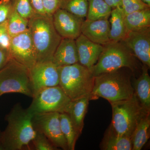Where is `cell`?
I'll return each instance as SVG.
<instances>
[{
    "label": "cell",
    "mask_w": 150,
    "mask_h": 150,
    "mask_svg": "<svg viewBox=\"0 0 150 150\" xmlns=\"http://www.w3.org/2000/svg\"><path fill=\"white\" fill-rule=\"evenodd\" d=\"M102 149L105 150H132L131 138L118 135L112 129L103 142Z\"/></svg>",
    "instance_id": "obj_22"
},
{
    "label": "cell",
    "mask_w": 150,
    "mask_h": 150,
    "mask_svg": "<svg viewBox=\"0 0 150 150\" xmlns=\"http://www.w3.org/2000/svg\"><path fill=\"white\" fill-rule=\"evenodd\" d=\"M143 2L150 6V0H142Z\"/></svg>",
    "instance_id": "obj_37"
},
{
    "label": "cell",
    "mask_w": 150,
    "mask_h": 150,
    "mask_svg": "<svg viewBox=\"0 0 150 150\" xmlns=\"http://www.w3.org/2000/svg\"><path fill=\"white\" fill-rule=\"evenodd\" d=\"M12 93L33 95L29 70L11 57L0 69V93Z\"/></svg>",
    "instance_id": "obj_7"
},
{
    "label": "cell",
    "mask_w": 150,
    "mask_h": 150,
    "mask_svg": "<svg viewBox=\"0 0 150 150\" xmlns=\"http://www.w3.org/2000/svg\"><path fill=\"white\" fill-rule=\"evenodd\" d=\"M104 1L112 9L118 7H121V0H104Z\"/></svg>",
    "instance_id": "obj_35"
},
{
    "label": "cell",
    "mask_w": 150,
    "mask_h": 150,
    "mask_svg": "<svg viewBox=\"0 0 150 150\" xmlns=\"http://www.w3.org/2000/svg\"><path fill=\"white\" fill-rule=\"evenodd\" d=\"M8 21L7 20L2 23H0V34L5 31H7Z\"/></svg>",
    "instance_id": "obj_36"
},
{
    "label": "cell",
    "mask_w": 150,
    "mask_h": 150,
    "mask_svg": "<svg viewBox=\"0 0 150 150\" xmlns=\"http://www.w3.org/2000/svg\"><path fill=\"white\" fill-rule=\"evenodd\" d=\"M150 113L142 118L131 136L132 150L142 149L150 138Z\"/></svg>",
    "instance_id": "obj_21"
},
{
    "label": "cell",
    "mask_w": 150,
    "mask_h": 150,
    "mask_svg": "<svg viewBox=\"0 0 150 150\" xmlns=\"http://www.w3.org/2000/svg\"><path fill=\"white\" fill-rule=\"evenodd\" d=\"M90 100V97L86 96L71 100L65 111L81 134L83 129L84 120Z\"/></svg>",
    "instance_id": "obj_17"
},
{
    "label": "cell",
    "mask_w": 150,
    "mask_h": 150,
    "mask_svg": "<svg viewBox=\"0 0 150 150\" xmlns=\"http://www.w3.org/2000/svg\"><path fill=\"white\" fill-rule=\"evenodd\" d=\"M14 4L18 13L28 21L35 13L30 0H14Z\"/></svg>",
    "instance_id": "obj_27"
},
{
    "label": "cell",
    "mask_w": 150,
    "mask_h": 150,
    "mask_svg": "<svg viewBox=\"0 0 150 150\" xmlns=\"http://www.w3.org/2000/svg\"><path fill=\"white\" fill-rule=\"evenodd\" d=\"M10 55L29 70L37 63L36 51L29 29L11 37Z\"/></svg>",
    "instance_id": "obj_10"
},
{
    "label": "cell",
    "mask_w": 150,
    "mask_h": 150,
    "mask_svg": "<svg viewBox=\"0 0 150 150\" xmlns=\"http://www.w3.org/2000/svg\"><path fill=\"white\" fill-rule=\"evenodd\" d=\"M79 63L91 69L99 59L103 49V46L92 42L81 34L75 40Z\"/></svg>",
    "instance_id": "obj_15"
},
{
    "label": "cell",
    "mask_w": 150,
    "mask_h": 150,
    "mask_svg": "<svg viewBox=\"0 0 150 150\" xmlns=\"http://www.w3.org/2000/svg\"><path fill=\"white\" fill-rule=\"evenodd\" d=\"M124 19L128 32L150 28V8L126 15Z\"/></svg>",
    "instance_id": "obj_20"
},
{
    "label": "cell",
    "mask_w": 150,
    "mask_h": 150,
    "mask_svg": "<svg viewBox=\"0 0 150 150\" xmlns=\"http://www.w3.org/2000/svg\"><path fill=\"white\" fill-rule=\"evenodd\" d=\"M60 125L68 145V150L75 149L76 142L81 134L66 112L60 113Z\"/></svg>",
    "instance_id": "obj_23"
},
{
    "label": "cell",
    "mask_w": 150,
    "mask_h": 150,
    "mask_svg": "<svg viewBox=\"0 0 150 150\" xmlns=\"http://www.w3.org/2000/svg\"><path fill=\"white\" fill-rule=\"evenodd\" d=\"M149 8L150 6L143 2L142 0H121V8L125 16Z\"/></svg>",
    "instance_id": "obj_29"
},
{
    "label": "cell",
    "mask_w": 150,
    "mask_h": 150,
    "mask_svg": "<svg viewBox=\"0 0 150 150\" xmlns=\"http://www.w3.org/2000/svg\"><path fill=\"white\" fill-rule=\"evenodd\" d=\"M29 72L33 94L40 89L59 85V67L53 61L37 62Z\"/></svg>",
    "instance_id": "obj_11"
},
{
    "label": "cell",
    "mask_w": 150,
    "mask_h": 150,
    "mask_svg": "<svg viewBox=\"0 0 150 150\" xmlns=\"http://www.w3.org/2000/svg\"><path fill=\"white\" fill-rule=\"evenodd\" d=\"M52 16L54 27L62 38L76 40L81 34L84 18L61 8L57 9Z\"/></svg>",
    "instance_id": "obj_13"
},
{
    "label": "cell",
    "mask_w": 150,
    "mask_h": 150,
    "mask_svg": "<svg viewBox=\"0 0 150 150\" xmlns=\"http://www.w3.org/2000/svg\"><path fill=\"white\" fill-rule=\"evenodd\" d=\"M11 37L9 35L7 31L0 34V48L9 51L10 47Z\"/></svg>",
    "instance_id": "obj_32"
},
{
    "label": "cell",
    "mask_w": 150,
    "mask_h": 150,
    "mask_svg": "<svg viewBox=\"0 0 150 150\" xmlns=\"http://www.w3.org/2000/svg\"><path fill=\"white\" fill-rule=\"evenodd\" d=\"M2 95L1 94V93H0V97H1V96Z\"/></svg>",
    "instance_id": "obj_38"
},
{
    "label": "cell",
    "mask_w": 150,
    "mask_h": 150,
    "mask_svg": "<svg viewBox=\"0 0 150 150\" xmlns=\"http://www.w3.org/2000/svg\"><path fill=\"white\" fill-rule=\"evenodd\" d=\"M59 86L71 100L83 97H90L93 88L95 77L91 71L76 63L59 67Z\"/></svg>",
    "instance_id": "obj_4"
},
{
    "label": "cell",
    "mask_w": 150,
    "mask_h": 150,
    "mask_svg": "<svg viewBox=\"0 0 150 150\" xmlns=\"http://www.w3.org/2000/svg\"><path fill=\"white\" fill-rule=\"evenodd\" d=\"M103 46L97 62L90 69L94 76L123 68L133 71L136 66L135 56L121 41H110Z\"/></svg>",
    "instance_id": "obj_6"
},
{
    "label": "cell",
    "mask_w": 150,
    "mask_h": 150,
    "mask_svg": "<svg viewBox=\"0 0 150 150\" xmlns=\"http://www.w3.org/2000/svg\"><path fill=\"white\" fill-rule=\"evenodd\" d=\"M28 28L35 46L37 62L52 61L62 38L54 27L52 15L35 13L28 20Z\"/></svg>",
    "instance_id": "obj_2"
},
{
    "label": "cell",
    "mask_w": 150,
    "mask_h": 150,
    "mask_svg": "<svg viewBox=\"0 0 150 150\" xmlns=\"http://www.w3.org/2000/svg\"><path fill=\"white\" fill-rule=\"evenodd\" d=\"M11 58L9 51L0 48V69Z\"/></svg>",
    "instance_id": "obj_34"
},
{
    "label": "cell",
    "mask_w": 150,
    "mask_h": 150,
    "mask_svg": "<svg viewBox=\"0 0 150 150\" xmlns=\"http://www.w3.org/2000/svg\"><path fill=\"white\" fill-rule=\"evenodd\" d=\"M134 93L130 77L121 69L95 77L91 98L102 97L111 103L129 99Z\"/></svg>",
    "instance_id": "obj_3"
},
{
    "label": "cell",
    "mask_w": 150,
    "mask_h": 150,
    "mask_svg": "<svg viewBox=\"0 0 150 150\" xmlns=\"http://www.w3.org/2000/svg\"><path fill=\"white\" fill-rule=\"evenodd\" d=\"M149 68L144 64L142 74L134 82V93L143 107L150 112V77L148 73Z\"/></svg>",
    "instance_id": "obj_18"
},
{
    "label": "cell",
    "mask_w": 150,
    "mask_h": 150,
    "mask_svg": "<svg viewBox=\"0 0 150 150\" xmlns=\"http://www.w3.org/2000/svg\"><path fill=\"white\" fill-rule=\"evenodd\" d=\"M52 61L58 67L79 63L76 40L62 38L54 53Z\"/></svg>",
    "instance_id": "obj_16"
},
{
    "label": "cell",
    "mask_w": 150,
    "mask_h": 150,
    "mask_svg": "<svg viewBox=\"0 0 150 150\" xmlns=\"http://www.w3.org/2000/svg\"><path fill=\"white\" fill-rule=\"evenodd\" d=\"M88 11L86 20H96L100 19H108L112 9L104 0H88Z\"/></svg>",
    "instance_id": "obj_25"
},
{
    "label": "cell",
    "mask_w": 150,
    "mask_h": 150,
    "mask_svg": "<svg viewBox=\"0 0 150 150\" xmlns=\"http://www.w3.org/2000/svg\"><path fill=\"white\" fill-rule=\"evenodd\" d=\"M32 143L34 150H58V148L54 146L45 135L38 131H36V135Z\"/></svg>",
    "instance_id": "obj_28"
},
{
    "label": "cell",
    "mask_w": 150,
    "mask_h": 150,
    "mask_svg": "<svg viewBox=\"0 0 150 150\" xmlns=\"http://www.w3.org/2000/svg\"><path fill=\"white\" fill-rule=\"evenodd\" d=\"M33 8L36 13L44 14H46L43 7L42 0H30Z\"/></svg>",
    "instance_id": "obj_33"
},
{
    "label": "cell",
    "mask_w": 150,
    "mask_h": 150,
    "mask_svg": "<svg viewBox=\"0 0 150 150\" xmlns=\"http://www.w3.org/2000/svg\"><path fill=\"white\" fill-rule=\"evenodd\" d=\"M13 0H0V23L7 20Z\"/></svg>",
    "instance_id": "obj_30"
},
{
    "label": "cell",
    "mask_w": 150,
    "mask_h": 150,
    "mask_svg": "<svg viewBox=\"0 0 150 150\" xmlns=\"http://www.w3.org/2000/svg\"><path fill=\"white\" fill-rule=\"evenodd\" d=\"M110 41L119 42L123 40L128 31L125 24V15L121 7L112 9L110 15Z\"/></svg>",
    "instance_id": "obj_19"
},
{
    "label": "cell",
    "mask_w": 150,
    "mask_h": 150,
    "mask_svg": "<svg viewBox=\"0 0 150 150\" xmlns=\"http://www.w3.org/2000/svg\"><path fill=\"white\" fill-rule=\"evenodd\" d=\"M32 122L35 131L45 135L56 147L68 150L67 141L61 129L59 112L33 114Z\"/></svg>",
    "instance_id": "obj_9"
},
{
    "label": "cell",
    "mask_w": 150,
    "mask_h": 150,
    "mask_svg": "<svg viewBox=\"0 0 150 150\" xmlns=\"http://www.w3.org/2000/svg\"><path fill=\"white\" fill-rule=\"evenodd\" d=\"M43 7L46 14L53 15L59 8V0H42Z\"/></svg>",
    "instance_id": "obj_31"
},
{
    "label": "cell",
    "mask_w": 150,
    "mask_h": 150,
    "mask_svg": "<svg viewBox=\"0 0 150 150\" xmlns=\"http://www.w3.org/2000/svg\"><path fill=\"white\" fill-rule=\"evenodd\" d=\"M7 21V31L11 37L18 35L28 29V21L23 18L17 11L14 0Z\"/></svg>",
    "instance_id": "obj_24"
},
{
    "label": "cell",
    "mask_w": 150,
    "mask_h": 150,
    "mask_svg": "<svg viewBox=\"0 0 150 150\" xmlns=\"http://www.w3.org/2000/svg\"><path fill=\"white\" fill-rule=\"evenodd\" d=\"M32 98L28 109L33 114L64 112L71 100L59 85L40 89L34 93Z\"/></svg>",
    "instance_id": "obj_8"
},
{
    "label": "cell",
    "mask_w": 150,
    "mask_h": 150,
    "mask_svg": "<svg viewBox=\"0 0 150 150\" xmlns=\"http://www.w3.org/2000/svg\"><path fill=\"white\" fill-rule=\"evenodd\" d=\"M110 104L112 130L118 135L131 138L141 119L150 113L143 107L134 93L129 99Z\"/></svg>",
    "instance_id": "obj_5"
},
{
    "label": "cell",
    "mask_w": 150,
    "mask_h": 150,
    "mask_svg": "<svg viewBox=\"0 0 150 150\" xmlns=\"http://www.w3.org/2000/svg\"><path fill=\"white\" fill-rule=\"evenodd\" d=\"M110 23L108 19L96 20H84L82 25L81 34L94 43L104 46L110 41Z\"/></svg>",
    "instance_id": "obj_14"
},
{
    "label": "cell",
    "mask_w": 150,
    "mask_h": 150,
    "mask_svg": "<svg viewBox=\"0 0 150 150\" xmlns=\"http://www.w3.org/2000/svg\"><path fill=\"white\" fill-rule=\"evenodd\" d=\"M135 57L150 67V28L137 31H129L121 40Z\"/></svg>",
    "instance_id": "obj_12"
},
{
    "label": "cell",
    "mask_w": 150,
    "mask_h": 150,
    "mask_svg": "<svg viewBox=\"0 0 150 150\" xmlns=\"http://www.w3.org/2000/svg\"><path fill=\"white\" fill-rule=\"evenodd\" d=\"M59 8L84 18L87 16L88 2V0H59Z\"/></svg>",
    "instance_id": "obj_26"
},
{
    "label": "cell",
    "mask_w": 150,
    "mask_h": 150,
    "mask_svg": "<svg viewBox=\"0 0 150 150\" xmlns=\"http://www.w3.org/2000/svg\"><path fill=\"white\" fill-rule=\"evenodd\" d=\"M33 114L19 103L6 115L7 126L0 132V150H21L29 148L36 131L33 124Z\"/></svg>",
    "instance_id": "obj_1"
}]
</instances>
